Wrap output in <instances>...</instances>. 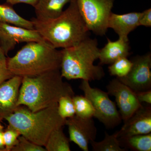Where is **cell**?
<instances>
[{
  "instance_id": "16",
  "label": "cell",
  "mask_w": 151,
  "mask_h": 151,
  "mask_svg": "<svg viewBox=\"0 0 151 151\" xmlns=\"http://www.w3.org/2000/svg\"><path fill=\"white\" fill-rule=\"evenodd\" d=\"M70 0H38L34 7L36 18L40 21L55 19L63 12L64 6Z\"/></svg>"
},
{
  "instance_id": "27",
  "label": "cell",
  "mask_w": 151,
  "mask_h": 151,
  "mask_svg": "<svg viewBox=\"0 0 151 151\" xmlns=\"http://www.w3.org/2000/svg\"><path fill=\"white\" fill-rule=\"evenodd\" d=\"M139 26L146 27H151V9L149 8L142 12L139 19Z\"/></svg>"
},
{
  "instance_id": "23",
  "label": "cell",
  "mask_w": 151,
  "mask_h": 151,
  "mask_svg": "<svg viewBox=\"0 0 151 151\" xmlns=\"http://www.w3.org/2000/svg\"><path fill=\"white\" fill-rule=\"evenodd\" d=\"M73 96L65 95L60 98L58 103V111L59 116L66 119L75 115V110L72 99Z\"/></svg>"
},
{
  "instance_id": "1",
  "label": "cell",
  "mask_w": 151,
  "mask_h": 151,
  "mask_svg": "<svg viewBox=\"0 0 151 151\" xmlns=\"http://www.w3.org/2000/svg\"><path fill=\"white\" fill-rule=\"evenodd\" d=\"M63 78L60 69L23 77L18 106L24 105L36 112L58 103L62 96H74L72 87Z\"/></svg>"
},
{
  "instance_id": "21",
  "label": "cell",
  "mask_w": 151,
  "mask_h": 151,
  "mask_svg": "<svg viewBox=\"0 0 151 151\" xmlns=\"http://www.w3.org/2000/svg\"><path fill=\"white\" fill-rule=\"evenodd\" d=\"M75 110V115L83 119H92L95 111L90 101L83 95H74L72 97Z\"/></svg>"
},
{
  "instance_id": "12",
  "label": "cell",
  "mask_w": 151,
  "mask_h": 151,
  "mask_svg": "<svg viewBox=\"0 0 151 151\" xmlns=\"http://www.w3.org/2000/svg\"><path fill=\"white\" fill-rule=\"evenodd\" d=\"M22 77L14 76L0 85V122L14 113L17 105Z\"/></svg>"
},
{
  "instance_id": "22",
  "label": "cell",
  "mask_w": 151,
  "mask_h": 151,
  "mask_svg": "<svg viewBox=\"0 0 151 151\" xmlns=\"http://www.w3.org/2000/svg\"><path fill=\"white\" fill-rule=\"evenodd\" d=\"M108 67V71L112 76L117 78L125 77L131 70L133 63L127 57H123L117 60Z\"/></svg>"
},
{
  "instance_id": "4",
  "label": "cell",
  "mask_w": 151,
  "mask_h": 151,
  "mask_svg": "<svg viewBox=\"0 0 151 151\" xmlns=\"http://www.w3.org/2000/svg\"><path fill=\"white\" fill-rule=\"evenodd\" d=\"M61 60L60 50L45 40L27 42L14 56L7 58L9 70L22 77L60 69Z\"/></svg>"
},
{
  "instance_id": "13",
  "label": "cell",
  "mask_w": 151,
  "mask_h": 151,
  "mask_svg": "<svg viewBox=\"0 0 151 151\" xmlns=\"http://www.w3.org/2000/svg\"><path fill=\"white\" fill-rule=\"evenodd\" d=\"M151 132V106L149 104L142 105L118 131L119 137L146 134Z\"/></svg>"
},
{
  "instance_id": "17",
  "label": "cell",
  "mask_w": 151,
  "mask_h": 151,
  "mask_svg": "<svg viewBox=\"0 0 151 151\" xmlns=\"http://www.w3.org/2000/svg\"><path fill=\"white\" fill-rule=\"evenodd\" d=\"M123 148L134 151H151V133L119 137Z\"/></svg>"
},
{
  "instance_id": "9",
  "label": "cell",
  "mask_w": 151,
  "mask_h": 151,
  "mask_svg": "<svg viewBox=\"0 0 151 151\" xmlns=\"http://www.w3.org/2000/svg\"><path fill=\"white\" fill-rule=\"evenodd\" d=\"M109 95L115 97L116 105L124 123L142 106L135 92L118 78L112 79L106 86Z\"/></svg>"
},
{
  "instance_id": "18",
  "label": "cell",
  "mask_w": 151,
  "mask_h": 151,
  "mask_svg": "<svg viewBox=\"0 0 151 151\" xmlns=\"http://www.w3.org/2000/svg\"><path fill=\"white\" fill-rule=\"evenodd\" d=\"M0 23L34 29L31 21L27 20L19 15L13 8V6L6 3L0 4Z\"/></svg>"
},
{
  "instance_id": "3",
  "label": "cell",
  "mask_w": 151,
  "mask_h": 151,
  "mask_svg": "<svg viewBox=\"0 0 151 151\" xmlns=\"http://www.w3.org/2000/svg\"><path fill=\"white\" fill-rule=\"evenodd\" d=\"M5 120L25 138L44 147L52 132L65 126L66 119L59 116L56 103L36 112L20 105Z\"/></svg>"
},
{
  "instance_id": "26",
  "label": "cell",
  "mask_w": 151,
  "mask_h": 151,
  "mask_svg": "<svg viewBox=\"0 0 151 151\" xmlns=\"http://www.w3.org/2000/svg\"><path fill=\"white\" fill-rule=\"evenodd\" d=\"M13 76L8 67L6 56L0 48V85Z\"/></svg>"
},
{
  "instance_id": "8",
  "label": "cell",
  "mask_w": 151,
  "mask_h": 151,
  "mask_svg": "<svg viewBox=\"0 0 151 151\" xmlns=\"http://www.w3.org/2000/svg\"><path fill=\"white\" fill-rule=\"evenodd\" d=\"M133 65L125 77L118 78L134 92L151 89V53L132 58Z\"/></svg>"
},
{
  "instance_id": "15",
  "label": "cell",
  "mask_w": 151,
  "mask_h": 151,
  "mask_svg": "<svg viewBox=\"0 0 151 151\" xmlns=\"http://www.w3.org/2000/svg\"><path fill=\"white\" fill-rule=\"evenodd\" d=\"M107 43L100 49L99 65H108L113 63L117 60L123 57H128L130 55L129 40L119 38L112 41L107 38Z\"/></svg>"
},
{
  "instance_id": "19",
  "label": "cell",
  "mask_w": 151,
  "mask_h": 151,
  "mask_svg": "<svg viewBox=\"0 0 151 151\" xmlns=\"http://www.w3.org/2000/svg\"><path fill=\"white\" fill-rule=\"evenodd\" d=\"M46 151H70L69 139L64 134L62 128L52 132L44 146Z\"/></svg>"
},
{
  "instance_id": "6",
  "label": "cell",
  "mask_w": 151,
  "mask_h": 151,
  "mask_svg": "<svg viewBox=\"0 0 151 151\" xmlns=\"http://www.w3.org/2000/svg\"><path fill=\"white\" fill-rule=\"evenodd\" d=\"M79 89L90 101L95 111L94 117L107 129H113L122 122L116 103L110 99L108 92L90 86L89 81L82 80Z\"/></svg>"
},
{
  "instance_id": "30",
  "label": "cell",
  "mask_w": 151,
  "mask_h": 151,
  "mask_svg": "<svg viewBox=\"0 0 151 151\" xmlns=\"http://www.w3.org/2000/svg\"><path fill=\"white\" fill-rule=\"evenodd\" d=\"M4 127L0 122V151H5L4 141Z\"/></svg>"
},
{
  "instance_id": "7",
  "label": "cell",
  "mask_w": 151,
  "mask_h": 151,
  "mask_svg": "<svg viewBox=\"0 0 151 151\" xmlns=\"http://www.w3.org/2000/svg\"><path fill=\"white\" fill-rule=\"evenodd\" d=\"M81 16L89 31L103 36L108 30V21L116 0H76Z\"/></svg>"
},
{
  "instance_id": "11",
  "label": "cell",
  "mask_w": 151,
  "mask_h": 151,
  "mask_svg": "<svg viewBox=\"0 0 151 151\" xmlns=\"http://www.w3.org/2000/svg\"><path fill=\"white\" fill-rule=\"evenodd\" d=\"M69 141L73 142L83 151L89 150L90 142L95 140L97 129L92 119H83L74 116L66 119Z\"/></svg>"
},
{
  "instance_id": "25",
  "label": "cell",
  "mask_w": 151,
  "mask_h": 151,
  "mask_svg": "<svg viewBox=\"0 0 151 151\" xmlns=\"http://www.w3.org/2000/svg\"><path fill=\"white\" fill-rule=\"evenodd\" d=\"M11 151H46L44 147L31 142L21 135L16 145Z\"/></svg>"
},
{
  "instance_id": "2",
  "label": "cell",
  "mask_w": 151,
  "mask_h": 151,
  "mask_svg": "<svg viewBox=\"0 0 151 151\" xmlns=\"http://www.w3.org/2000/svg\"><path fill=\"white\" fill-rule=\"evenodd\" d=\"M69 5L59 17L47 21L32 18L34 29L44 40L55 48L75 46L86 38L90 32L78 10L76 0H70Z\"/></svg>"
},
{
  "instance_id": "28",
  "label": "cell",
  "mask_w": 151,
  "mask_h": 151,
  "mask_svg": "<svg viewBox=\"0 0 151 151\" xmlns=\"http://www.w3.org/2000/svg\"><path fill=\"white\" fill-rule=\"evenodd\" d=\"M135 92L140 103H145L151 105V89Z\"/></svg>"
},
{
  "instance_id": "24",
  "label": "cell",
  "mask_w": 151,
  "mask_h": 151,
  "mask_svg": "<svg viewBox=\"0 0 151 151\" xmlns=\"http://www.w3.org/2000/svg\"><path fill=\"white\" fill-rule=\"evenodd\" d=\"M21 134L18 130L8 125L6 129L4 130V141L5 151H11L12 149L17 145L18 138Z\"/></svg>"
},
{
  "instance_id": "5",
  "label": "cell",
  "mask_w": 151,
  "mask_h": 151,
  "mask_svg": "<svg viewBox=\"0 0 151 151\" xmlns=\"http://www.w3.org/2000/svg\"><path fill=\"white\" fill-rule=\"evenodd\" d=\"M100 49L96 39L88 37L75 46L63 49L60 71L68 80L81 79L88 81L103 79L105 76L102 65H95Z\"/></svg>"
},
{
  "instance_id": "10",
  "label": "cell",
  "mask_w": 151,
  "mask_h": 151,
  "mask_svg": "<svg viewBox=\"0 0 151 151\" xmlns=\"http://www.w3.org/2000/svg\"><path fill=\"white\" fill-rule=\"evenodd\" d=\"M44 40L35 29H29L4 23H0V48L6 56L17 44Z\"/></svg>"
},
{
  "instance_id": "20",
  "label": "cell",
  "mask_w": 151,
  "mask_h": 151,
  "mask_svg": "<svg viewBox=\"0 0 151 151\" xmlns=\"http://www.w3.org/2000/svg\"><path fill=\"white\" fill-rule=\"evenodd\" d=\"M92 150L94 151H126L120 145L119 139V133L116 131L112 134L105 132V137L100 142L95 140L90 142Z\"/></svg>"
},
{
  "instance_id": "14",
  "label": "cell",
  "mask_w": 151,
  "mask_h": 151,
  "mask_svg": "<svg viewBox=\"0 0 151 151\" xmlns=\"http://www.w3.org/2000/svg\"><path fill=\"white\" fill-rule=\"evenodd\" d=\"M142 12L129 13L119 14L111 13L108 21V28H111L119 35V38L129 40L128 35L139 26Z\"/></svg>"
},
{
  "instance_id": "29",
  "label": "cell",
  "mask_w": 151,
  "mask_h": 151,
  "mask_svg": "<svg viewBox=\"0 0 151 151\" xmlns=\"http://www.w3.org/2000/svg\"><path fill=\"white\" fill-rule=\"evenodd\" d=\"M38 0H6V3L13 6L20 3H24L34 7L37 3Z\"/></svg>"
}]
</instances>
